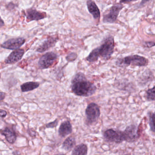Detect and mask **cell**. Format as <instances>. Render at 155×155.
I'll return each mask as SVG.
<instances>
[{
  "label": "cell",
  "instance_id": "1",
  "mask_svg": "<svg viewBox=\"0 0 155 155\" xmlns=\"http://www.w3.org/2000/svg\"><path fill=\"white\" fill-rule=\"evenodd\" d=\"M71 89L76 95L81 97H89L96 92V86L87 80L82 73L76 74L72 81Z\"/></svg>",
  "mask_w": 155,
  "mask_h": 155
},
{
  "label": "cell",
  "instance_id": "2",
  "mask_svg": "<svg viewBox=\"0 0 155 155\" xmlns=\"http://www.w3.org/2000/svg\"><path fill=\"white\" fill-rule=\"evenodd\" d=\"M115 42L114 37L109 36L104 40L99 47L91 51L86 60L89 62H94L101 57L104 60H109L114 52Z\"/></svg>",
  "mask_w": 155,
  "mask_h": 155
},
{
  "label": "cell",
  "instance_id": "3",
  "mask_svg": "<svg viewBox=\"0 0 155 155\" xmlns=\"http://www.w3.org/2000/svg\"><path fill=\"white\" fill-rule=\"evenodd\" d=\"M116 64L119 67H127L130 65L142 67L147 65L148 60L145 57L135 54L118 59Z\"/></svg>",
  "mask_w": 155,
  "mask_h": 155
},
{
  "label": "cell",
  "instance_id": "4",
  "mask_svg": "<svg viewBox=\"0 0 155 155\" xmlns=\"http://www.w3.org/2000/svg\"><path fill=\"white\" fill-rule=\"evenodd\" d=\"M86 124L92 125L96 123L101 114L100 107L94 103L89 104L85 110Z\"/></svg>",
  "mask_w": 155,
  "mask_h": 155
},
{
  "label": "cell",
  "instance_id": "5",
  "mask_svg": "<svg viewBox=\"0 0 155 155\" xmlns=\"http://www.w3.org/2000/svg\"><path fill=\"white\" fill-rule=\"evenodd\" d=\"M58 57V55L53 52L46 53L39 59L38 62V67L42 70L48 69L54 64Z\"/></svg>",
  "mask_w": 155,
  "mask_h": 155
},
{
  "label": "cell",
  "instance_id": "6",
  "mask_svg": "<svg viewBox=\"0 0 155 155\" xmlns=\"http://www.w3.org/2000/svg\"><path fill=\"white\" fill-rule=\"evenodd\" d=\"M124 6L121 4L113 5L107 13L104 14L103 21L106 23H113L117 20L119 14Z\"/></svg>",
  "mask_w": 155,
  "mask_h": 155
},
{
  "label": "cell",
  "instance_id": "7",
  "mask_svg": "<svg viewBox=\"0 0 155 155\" xmlns=\"http://www.w3.org/2000/svg\"><path fill=\"white\" fill-rule=\"evenodd\" d=\"M104 137L106 140L111 143H119L125 141L123 132L113 129L106 130L104 133Z\"/></svg>",
  "mask_w": 155,
  "mask_h": 155
},
{
  "label": "cell",
  "instance_id": "8",
  "mask_svg": "<svg viewBox=\"0 0 155 155\" xmlns=\"http://www.w3.org/2000/svg\"><path fill=\"white\" fill-rule=\"evenodd\" d=\"M23 15L26 17L27 22L32 21H39L47 17V14L45 12L38 11L34 8H29L23 11Z\"/></svg>",
  "mask_w": 155,
  "mask_h": 155
},
{
  "label": "cell",
  "instance_id": "9",
  "mask_svg": "<svg viewBox=\"0 0 155 155\" xmlns=\"http://www.w3.org/2000/svg\"><path fill=\"white\" fill-rule=\"evenodd\" d=\"M25 42V38L22 37L12 38L2 44L1 47L4 49L10 50H15L22 47Z\"/></svg>",
  "mask_w": 155,
  "mask_h": 155
},
{
  "label": "cell",
  "instance_id": "10",
  "mask_svg": "<svg viewBox=\"0 0 155 155\" xmlns=\"http://www.w3.org/2000/svg\"><path fill=\"white\" fill-rule=\"evenodd\" d=\"M124 136L125 141L133 143L136 142L139 138L138 129L134 125L129 126L123 132Z\"/></svg>",
  "mask_w": 155,
  "mask_h": 155
},
{
  "label": "cell",
  "instance_id": "11",
  "mask_svg": "<svg viewBox=\"0 0 155 155\" xmlns=\"http://www.w3.org/2000/svg\"><path fill=\"white\" fill-rule=\"evenodd\" d=\"M59 38L56 35L48 36L47 39L43 42L36 49V51L43 53L52 47H54L58 41Z\"/></svg>",
  "mask_w": 155,
  "mask_h": 155
},
{
  "label": "cell",
  "instance_id": "12",
  "mask_svg": "<svg viewBox=\"0 0 155 155\" xmlns=\"http://www.w3.org/2000/svg\"><path fill=\"white\" fill-rule=\"evenodd\" d=\"M24 53V50L23 49L15 50L5 59V63L6 64H14L22 59Z\"/></svg>",
  "mask_w": 155,
  "mask_h": 155
},
{
  "label": "cell",
  "instance_id": "13",
  "mask_svg": "<svg viewBox=\"0 0 155 155\" xmlns=\"http://www.w3.org/2000/svg\"><path fill=\"white\" fill-rule=\"evenodd\" d=\"M1 134L4 136L6 141L10 144H14L16 141V135L13 129L6 127L0 130Z\"/></svg>",
  "mask_w": 155,
  "mask_h": 155
},
{
  "label": "cell",
  "instance_id": "14",
  "mask_svg": "<svg viewBox=\"0 0 155 155\" xmlns=\"http://www.w3.org/2000/svg\"><path fill=\"white\" fill-rule=\"evenodd\" d=\"M72 127L70 121H66L62 123L58 130V134L61 137H65L72 133Z\"/></svg>",
  "mask_w": 155,
  "mask_h": 155
},
{
  "label": "cell",
  "instance_id": "15",
  "mask_svg": "<svg viewBox=\"0 0 155 155\" xmlns=\"http://www.w3.org/2000/svg\"><path fill=\"white\" fill-rule=\"evenodd\" d=\"M86 5L88 11L92 15L93 18L96 20H99L101 13L95 2L93 0H87Z\"/></svg>",
  "mask_w": 155,
  "mask_h": 155
},
{
  "label": "cell",
  "instance_id": "16",
  "mask_svg": "<svg viewBox=\"0 0 155 155\" xmlns=\"http://www.w3.org/2000/svg\"><path fill=\"white\" fill-rule=\"evenodd\" d=\"M40 86V83L36 82H27L24 83L21 85V91L23 93L32 91L38 88Z\"/></svg>",
  "mask_w": 155,
  "mask_h": 155
},
{
  "label": "cell",
  "instance_id": "17",
  "mask_svg": "<svg viewBox=\"0 0 155 155\" xmlns=\"http://www.w3.org/2000/svg\"><path fill=\"white\" fill-rule=\"evenodd\" d=\"M76 143V141L75 138L73 137H67L62 144L63 149L65 150L66 151H70L72 150Z\"/></svg>",
  "mask_w": 155,
  "mask_h": 155
},
{
  "label": "cell",
  "instance_id": "18",
  "mask_svg": "<svg viewBox=\"0 0 155 155\" xmlns=\"http://www.w3.org/2000/svg\"><path fill=\"white\" fill-rule=\"evenodd\" d=\"M88 148L85 144L82 143L76 146L74 148L72 155H87Z\"/></svg>",
  "mask_w": 155,
  "mask_h": 155
},
{
  "label": "cell",
  "instance_id": "19",
  "mask_svg": "<svg viewBox=\"0 0 155 155\" xmlns=\"http://www.w3.org/2000/svg\"><path fill=\"white\" fill-rule=\"evenodd\" d=\"M155 87L153 88L148 89L146 92V97L149 101H154L155 100Z\"/></svg>",
  "mask_w": 155,
  "mask_h": 155
},
{
  "label": "cell",
  "instance_id": "20",
  "mask_svg": "<svg viewBox=\"0 0 155 155\" xmlns=\"http://www.w3.org/2000/svg\"><path fill=\"white\" fill-rule=\"evenodd\" d=\"M149 125H150V128L152 132L155 133V126H154V120H155V114L154 113H150L149 114Z\"/></svg>",
  "mask_w": 155,
  "mask_h": 155
},
{
  "label": "cell",
  "instance_id": "21",
  "mask_svg": "<svg viewBox=\"0 0 155 155\" xmlns=\"http://www.w3.org/2000/svg\"><path fill=\"white\" fill-rule=\"evenodd\" d=\"M58 124V121L57 119H56L55 121L50 122L49 124L46 125V128H54L56 127Z\"/></svg>",
  "mask_w": 155,
  "mask_h": 155
},
{
  "label": "cell",
  "instance_id": "22",
  "mask_svg": "<svg viewBox=\"0 0 155 155\" xmlns=\"http://www.w3.org/2000/svg\"><path fill=\"white\" fill-rule=\"evenodd\" d=\"M15 7V4L14 3L11 2L9 3L7 5H6V8L7 9V10H12L13 9H14Z\"/></svg>",
  "mask_w": 155,
  "mask_h": 155
},
{
  "label": "cell",
  "instance_id": "23",
  "mask_svg": "<svg viewBox=\"0 0 155 155\" xmlns=\"http://www.w3.org/2000/svg\"><path fill=\"white\" fill-rule=\"evenodd\" d=\"M145 46L148 48H151V47H153L155 45L154 42L150 41L146 42L144 44Z\"/></svg>",
  "mask_w": 155,
  "mask_h": 155
},
{
  "label": "cell",
  "instance_id": "24",
  "mask_svg": "<svg viewBox=\"0 0 155 155\" xmlns=\"http://www.w3.org/2000/svg\"><path fill=\"white\" fill-rule=\"evenodd\" d=\"M7 115V112L5 110L0 109V117L4 118Z\"/></svg>",
  "mask_w": 155,
  "mask_h": 155
},
{
  "label": "cell",
  "instance_id": "25",
  "mask_svg": "<svg viewBox=\"0 0 155 155\" xmlns=\"http://www.w3.org/2000/svg\"><path fill=\"white\" fill-rule=\"evenodd\" d=\"M6 94L4 92H0V102L3 101L5 98Z\"/></svg>",
  "mask_w": 155,
  "mask_h": 155
},
{
  "label": "cell",
  "instance_id": "26",
  "mask_svg": "<svg viewBox=\"0 0 155 155\" xmlns=\"http://www.w3.org/2000/svg\"><path fill=\"white\" fill-rule=\"evenodd\" d=\"M136 1H137V0H121L120 3H128Z\"/></svg>",
  "mask_w": 155,
  "mask_h": 155
},
{
  "label": "cell",
  "instance_id": "27",
  "mask_svg": "<svg viewBox=\"0 0 155 155\" xmlns=\"http://www.w3.org/2000/svg\"><path fill=\"white\" fill-rule=\"evenodd\" d=\"M5 25V22L1 16H0V28H2Z\"/></svg>",
  "mask_w": 155,
  "mask_h": 155
},
{
  "label": "cell",
  "instance_id": "28",
  "mask_svg": "<svg viewBox=\"0 0 155 155\" xmlns=\"http://www.w3.org/2000/svg\"><path fill=\"white\" fill-rule=\"evenodd\" d=\"M150 1H151V0H142V2H141V3H140V5H144L147 2H149Z\"/></svg>",
  "mask_w": 155,
  "mask_h": 155
},
{
  "label": "cell",
  "instance_id": "29",
  "mask_svg": "<svg viewBox=\"0 0 155 155\" xmlns=\"http://www.w3.org/2000/svg\"><path fill=\"white\" fill-rule=\"evenodd\" d=\"M19 153L18 152H14L13 153V155H19Z\"/></svg>",
  "mask_w": 155,
  "mask_h": 155
},
{
  "label": "cell",
  "instance_id": "30",
  "mask_svg": "<svg viewBox=\"0 0 155 155\" xmlns=\"http://www.w3.org/2000/svg\"><path fill=\"white\" fill-rule=\"evenodd\" d=\"M66 155L64 154H59V155Z\"/></svg>",
  "mask_w": 155,
  "mask_h": 155
},
{
  "label": "cell",
  "instance_id": "31",
  "mask_svg": "<svg viewBox=\"0 0 155 155\" xmlns=\"http://www.w3.org/2000/svg\"></svg>",
  "mask_w": 155,
  "mask_h": 155
}]
</instances>
